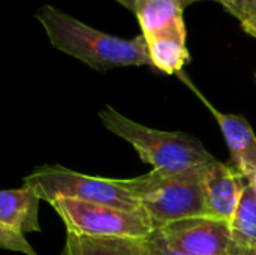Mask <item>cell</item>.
<instances>
[{
  "instance_id": "cell-21",
  "label": "cell",
  "mask_w": 256,
  "mask_h": 255,
  "mask_svg": "<svg viewBox=\"0 0 256 255\" xmlns=\"http://www.w3.org/2000/svg\"><path fill=\"white\" fill-rule=\"evenodd\" d=\"M255 81H256V74H255Z\"/></svg>"
},
{
  "instance_id": "cell-1",
  "label": "cell",
  "mask_w": 256,
  "mask_h": 255,
  "mask_svg": "<svg viewBox=\"0 0 256 255\" xmlns=\"http://www.w3.org/2000/svg\"><path fill=\"white\" fill-rule=\"evenodd\" d=\"M36 18L56 50L81 60L94 71L106 72L126 66L152 68L142 35L132 39L112 36L51 5H44L36 12Z\"/></svg>"
},
{
  "instance_id": "cell-14",
  "label": "cell",
  "mask_w": 256,
  "mask_h": 255,
  "mask_svg": "<svg viewBox=\"0 0 256 255\" xmlns=\"http://www.w3.org/2000/svg\"><path fill=\"white\" fill-rule=\"evenodd\" d=\"M0 249L20 252L24 255H36L34 248L27 242L24 234H20L3 224H0Z\"/></svg>"
},
{
  "instance_id": "cell-9",
  "label": "cell",
  "mask_w": 256,
  "mask_h": 255,
  "mask_svg": "<svg viewBox=\"0 0 256 255\" xmlns=\"http://www.w3.org/2000/svg\"><path fill=\"white\" fill-rule=\"evenodd\" d=\"M134 14L144 39L168 33L188 35L184 8L178 0H138Z\"/></svg>"
},
{
  "instance_id": "cell-2",
  "label": "cell",
  "mask_w": 256,
  "mask_h": 255,
  "mask_svg": "<svg viewBox=\"0 0 256 255\" xmlns=\"http://www.w3.org/2000/svg\"><path fill=\"white\" fill-rule=\"evenodd\" d=\"M99 119L110 132L128 141L140 159L152 165L156 171L200 168L216 159L190 134L148 128L123 116L112 107L100 110Z\"/></svg>"
},
{
  "instance_id": "cell-11",
  "label": "cell",
  "mask_w": 256,
  "mask_h": 255,
  "mask_svg": "<svg viewBox=\"0 0 256 255\" xmlns=\"http://www.w3.org/2000/svg\"><path fill=\"white\" fill-rule=\"evenodd\" d=\"M62 255H148V239L90 237L68 233Z\"/></svg>"
},
{
  "instance_id": "cell-12",
  "label": "cell",
  "mask_w": 256,
  "mask_h": 255,
  "mask_svg": "<svg viewBox=\"0 0 256 255\" xmlns=\"http://www.w3.org/2000/svg\"><path fill=\"white\" fill-rule=\"evenodd\" d=\"M144 38V36H142ZM152 62V68L166 75H176L189 63L188 35L168 33L144 39Z\"/></svg>"
},
{
  "instance_id": "cell-8",
  "label": "cell",
  "mask_w": 256,
  "mask_h": 255,
  "mask_svg": "<svg viewBox=\"0 0 256 255\" xmlns=\"http://www.w3.org/2000/svg\"><path fill=\"white\" fill-rule=\"evenodd\" d=\"M201 99L218 120L225 143L230 149L231 164L248 182H252L256 177V135L250 123L243 116L220 113L210 102H207L204 96H201Z\"/></svg>"
},
{
  "instance_id": "cell-20",
  "label": "cell",
  "mask_w": 256,
  "mask_h": 255,
  "mask_svg": "<svg viewBox=\"0 0 256 255\" xmlns=\"http://www.w3.org/2000/svg\"><path fill=\"white\" fill-rule=\"evenodd\" d=\"M250 183V186H252V189H254V194H255L256 197V177L252 180V182H249Z\"/></svg>"
},
{
  "instance_id": "cell-6",
  "label": "cell",
  "mask_w": 256,
  "mask_h": 255,
  "mask_svg": "<svg viewBox=\"0 0 256 255\" xmlns=\"http://www.w3.org/2000/svg\"><path fill=\"white\" fill-rule=\"evenodd\" d=\"M154 234L168 249L182 255H232L230 224L208 216L177 221Z\"/></svg>"
},
{
  "instance_id": "cell-4",
  "label": "cell",
  "mask_w": 256,
  "mask_h": 255,
  "mask_svg": "<svg viewBox=\"0 0 256 255\" xmlns=\"http://www.w3.org/2000/svg\"><path fill=\"white\" fill-rule=\"evenodd\" d=\"M22 185L46 203L70 198L93 204L111 206L123 210H142L138 198L126 188L124 180L87 176L62 165H44L24 177Z\"/></svg>"
},
{
  "instance_id": "cell-16",
  "label": "cell",
  "mask_w": 256,
  "mask_h": 255,
  "mask_svg": "<svg viewBox=\"0 0 256 255\" xmlns=\"http://www.w3.org/2000/svg\"><path fill=\"white\" fill-rule=\"evenodd\" d=\"M148 255H182L178 252H174L171 249H168L162 240L153 233L150 237H148Z\"/></svg>"
},
{
  "instance_id": "cell-7",
  "label": "cell",
  "mask_w": 256,
  "mask_h": 255,
  "mask_svg": "<svg viewBox=\"0 0 256 255\" xmlns=\"http://www.w3.org/2000/svg\"><path fill=\"white\" fill-rule=\"evenodd\" d=\"M198 173L207 216L230 224L238 206L242 192L249 182L232 164L230 165L218 159L200 167Z\"/></svg>"
},
{
  "instance_id": "cell-13",
  "label": "cell",
  "mask_w": 256,
  "mask_h": 255,
  "mask_svg": "<svg viewBox=\"0 0 256 255\" xmlns=\"http://www.w3.org/2000/svg\"><path fill=\"white\" fill-rule=\"evenodd\" d=\"M232 255H256V197L250 183L242 192L238 206L230 221Z\"/></svg>"
},
{
  "instance_id": "cell-3",
  "label": "cell",
  "mask_w": 256,
  "mask_h": 255,
  "mask_svg": "<svg viewBox=\"0 0 256 255\" xmlns=\"http://www.w3.org/2000/svg\"><path fill=\"white\" fill-rule=\"evenodd\" d=\"M123 180L138 198L154 231L177 221L207 216L198 168L183 171L152 170L144 176Z\"/></svg>"
},
{
  "instance_id": "cell-10",
  "label": "cell",
  "mask_w": 256,
  "mask_h": 255,
  "mask_svg": "<svg viewBox=\"0 0 256 255\" xmlns=\"http://www.w3.org/2000/svg\"><path fill=\"white\" fill-rule=\"evenodd\" d=\"M42 200L33 189L22 185L16 189L0 191V224L20 233H38L39 225V203Z\"/></svg>"
},
{
  "instance_id": "cell-15",
  "label": "cell",
  "mask_w": 256,
  "mask_h": 255,
  "mask_svg": "<svg viewBox=\"0 0 256 255\" xmlns=\"http://www.w3.org/2000/svg\"><path fill=\"white\" fill-rule=\"evenodd\" d=\"M238 21L248 35L256 38V0H243Z\"/></svg>"
},
{
  "instance_id": "cell-5",
  "label": "cell",
  "mask_w": 256,
  "mask_h": 255,
  "mask_svg": "<svg viewBox=\"0 0 256 255\" xmlns=\"http://www.w3.org/2000/svg\"><path fill=\"white\" fill-rule=\"evenodd\" d=\"M50 206L66 225V231L90 237L148 239L154 228L147 215L104 204L57 198Z\"/></svg>"
},
{
  "instance_id": "cell-18",
  "label": "cell",
  "mask_w": 256,
  "mask_h": 255,
  "mask_svg": "<svg viewBox=\"0 0 256 255\" xmlns=\"http://www.w3.org/2000/svg\"><path fill=\"white\" fill-rule=\"evenodd\" d=\"M116 2H118L122 6H124L126 9H129V11H132V12H134L135 5H136V2H138V0H116Z\"/></svg>"
},
{
  "instance_id": "cell-19",
  "label": "cell",
  "mask_w": 256,
  "mask_h": 255,
  "mask_svg": "<svg viewBox=\"0 0 256 255\" xmlns=\"http://www.w3.org/2000/svg\"><path fill=\"white\" fill-rule=\"evenodd\" d=\"M180 2V5L186 9L188 6H190V5H194V3H196V2H201V0H178Z\"/></svg>"
},
{
  "instance_id": "cell-17",
  "label": "cell",
  "mask_w": 256,
  "mask_h": 255,
  "mask_svg": "<svg viewBox=\"0 0 256 255\" xmlns=\"http://www.w3.org/2000/svg\"><path fill=\"white\" fill-rule=\"evenodd\" d=\"M219 2L231 15H234L237 20L240 17V11H242V5H243V0H216Z\"/></svg>"
}]
</instances>
